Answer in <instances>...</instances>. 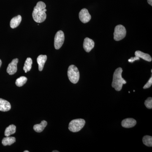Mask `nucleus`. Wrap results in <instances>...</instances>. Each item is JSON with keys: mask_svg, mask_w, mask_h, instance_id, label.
I'll list each match as a JSON object with an SVG mask.
<instances>
[{"mask_svg": "<svg viewBox=\"0 0 152 152\" xmlns=\"http://www.w3.org/2000/svg\"><path fill=\"white\" fill-rule=\"evenodd\" d=\"M145 105L147 108L151 109L152 108V98L149 97L145 101Z\"/></svg>", "mask_w": 152, "mask_h": 152, "instance_id": "21", "label": "nucleus"}, {"mask_svg": "<svg viewBox=\"0 0 152 152\" xmlns=\"http://www.w3.org/2000/svg\"><path fill=\"white\" fill-rule=\"evenodd\" d=\"M32 60L31 58H28L25 61L24 66L23 67V70L25 73H27L31 70L32 65Z\"/></svg>", "mask_w": 152, "mask_h": 152, "instance_id": "18", "label": "nucleus"}, {"mask_svg": "<svg viewBox=\"0 0 152 152\" xmlns=\"http://www.w3.org/2000/svg\"><path fill=\"white\" fill-rule=\"evenodd\" d=\"M86 121L83 119H77L71 121L69 124V129L72 132H77L84 127Z\"/></svg>", "mask_w": 152, "mask_h": 152, "instance_id": "4", "label": "nucleus"}, {"mask_svg": "<svg viewBox=\"0 0 152 152\" xmlns=\"http://www.w3.org/2000/svg\"><path fill=\"white\" fill-rule=\"evenodd\" d=\"M143 143L148 147L152 146V137L150 136H145L143 137Z\"/></svg>", "mask_w": 152, "mask_h": 152, "instance_id": "20", "label": "nucleus"}, {"mask_svg": "<svg viewBox=\"0 0 152 152\" xmlns=\"http://www.w3.org/2000/svg\"><path fill=\"white\" fill-rule=\"evenodd\" d=\"M137 124L135 120L132 118H128L123 120L121 122V125L123 127L125 128H131Z\"/></svg>", "mask_w": 152, "mask_h": 152, "instance_id": "10", "label": "nucleus"}, {"mask_svg": "<svg viewBox=\"0 0 152 152\" xmlns=\"http://www.w3.org/2000/svg\"><path fill=\"white\" fill-rule=\"evenodd\" d=\"M123 69L121 68H118L114 72L112 86L117 91H119L122 88L123 84L126 83V82L122 77Z\"/></svg>", "mask_w": 152, "mask_h": 152, "instance_id": "2", "label": "nucleus"}, {"mask_svg": "<svg viewBox=\"0 0 152 152\" xmlns=\"http://www.w3.org/2000/svg\"><path fill=\"white\" fill-rule=\"evenodd\" d=\"M68 77L71 83L76 84L80 79V72L78 69L74 65L70 66L68 68Z\"/></svg>", "mask_w": 152, "mask_h": 152, "instance_id": "3", "label": "nucleus"}, {"mask_svg": "<svg viewBox=\"0 0 152 152\" xmlns=\"http://www.w3.org/2000/svg\"><path fill=\"white\" fill-rule=\"evenodd\" d=\"M18 63V58L14 59L12 61L10 64H9L8 67L7 68V72L10 75H13L15 74L18 70L17 65Z\"/></svg>", "mask_w": 152, "mask_h": 152, "instance_id": "8", "label": "nucleus"}, {"mask_svg": "<svg viewBox=\"0 0 152 152\" xmlns=\"http://www.w3.org/2000/svg\"><path fill=\"white\" fill-rule=\"evenodd\" d=\"M126 30L124 26L121 25L117 26L115 28L114 39L115 40L119 41L123 39L126 37Z\"/></svg>", "mask_w": 152, "mask_h": 152, "instance_id": "5", "label": "nucleus"}, {"mask_svg": "<svg viewBox=\"0 0 152 152\" xmlns=\"http://www.w3.org/2000/svg\"><path fill=\"white\" fill-rule=\"evenodd\" d=\"M140 58H139V57L135 56V57H132L130 59H129L128 61H129V62L133 63V62L134 61L136 60H140Z\"/></svg>", "mask_w": 152, "mask_h": 152, "instance_id": "23", "label": "nucleus"}, {"mask_svg": "<svg viewBox=\"0 0 152 152\" xmlns=\"http://www.w3.org/2000/svg\"><path fill=\"white\" fill-rule=\"evenodd\" d=\"M94 42L89 38H85L83 43V48L87 53H89L94 47Z\"/></svg>", "mask_w": 152, "mask_h": 152, "instance_id": "9", "label": "nucleus"}, {"mask_svg": "<svg viewBox=\"0 0 152 152\" xmlns=\"http://www.w3.org/2000/svg\"><path fill=\"white\" fill-rule=\"evenodd\" d=\"M11 109L10 103L7 101L0 98V111L2 112H7Z\"/></svg>", "mask_w": 152, "mask_h": 152, "instance_id": "11", "label": "nucleus"}, {"mask_svg": "<svg viewBox=\"0 0 152 152\" xmlns=\"http://www.w3.org/2000/svg\"><path fill=\"white\" fill-rule=\"evenodd\" d=\"M47 60L46 55H41L38 57L37 58V62L39 65V71H42L43 69L45 63Z\"/></svg>", "mask_w": 152, "mask_h": 152, "instance_id": "12", "label": "nucleus"}, {"mask_svg": "<svg viewBox=\"0 0 152 152\" xmlns=\"http://www.w3.org/2000/svg\"><path fill=\"white\" fill-rule=\"evenodd\" d=\"M48 123L46 121H42L40 124H36L34 126V130L38 133L42 132L44 130L45 128L46 127Z\"/></svg>", "mask_w": 152, "mask_h": 152, "instance_id": "15", "label": "nucleus"}, {"mask_svg": "<svg viewBox=\"0 0 152 152\" xmlns=\"http://www.w3.org/2000/svg\"><path fill=\"white\" fill-rule=\"evenodd\" d=\"M15 142L16 139L15 137L8 136L3 139L2 144H3V145L5 146L11 145Z\"/></svg>", "mask_w": 152, "mask_h": 152, "instance_id": "16", "label": "nucleus"}, {"mask_svg": "<svg viewBox=\"0 0 152 152\" xmlns=\"http://www.w3.org/2000/svg\"><path fill=\"white\" fill-rule=\"evenodd\" d=\"M65 36L64 33L62 31L57 32L55 37L54 47L55 49L59 50L62 46L64 42Z\"/></svg>", "mask_w": 152, "mask_h": 152, "instance_id": "6", "label": "nucleus"}, {"mask_svg": "<svg viewBox=\"0 0 152 152\" xmlns=\"http://www.w3.org/2000/svg\"><path fill=\"white\" fill-rule=\"evenodd\" d=\"M2 65V61L0 59V68H1V66Z\"/></svg>", "mask_w": 152, "mask_h": 152, "instance_id": "25", "label": "nucleus"}, {"mask_svg": "<svg viewBox=\"0 0 152 152\" xmlns=\"http://www.w3.org/2000/svg\"><path fill=\"white\" fill-rule=\"evenodd\" d=\"M29 151H24V152H29Z\"/></svg>", "mask_w": 152, "mask_h": 152, "instance_id": "27", "label": "nucleus"}, {"mask_svg": "<svg viewBox=\"0 0 152 152\" xmlns=\"http://www.w3.org/2000/svg\"><path fill=\"white\" fill-rule=\"evenodd\" d=\"M46 7V5L43 2L39 1L37 3L32 13L33 19L37 23H42L45 21L47 18Z\"/></svg>", "mask_w": 152, "mask_h": 152, "instance_id": "1", "label": "nucleus"}, {"mask_svg": "<svg viewBox=\"0 0 152 152\" xmlns=\"http://www.w3.org/2000/svg\"><path fill=\"white\" fill-rule=\"evenodd\" d=\"M27 78L24 76L20 77L16 81V85L18 87H22L24 85L27 81Z\"/></svg>", "mask_w": 152, "mask_h": 152, "instance_id": "19", "label": "nucleus"}, {"mask_svg": "<svg viewBox=\"0 0 152 152\" xmlns=\"http://www.w3.org/2000/svg\"><path fill=\"white\" fill-rule=\"evenodd\" d=\"M135 55L136 56L139 57V58H142L147 61L151 62L152 61V58L150 55L143 53L140 51H136L135 53Z\"/></svg>", "mask_w": 152, "mask_h": 152, "instance_id": "14", "label": "nucleus"}, {"mask_svg": "<svg viewBox=\"0 0 152 152\" xmlns=\"http://www.w3.org/2000/svg\"><path fill=\"white\" fill-rule=\"evenodd\" d=\"M91 18V17L86 9H82L79 13V18L83 23H86L89 22Z\"/></svg>", "mask_w": 152, "mask_h": 152, "instance_id": "7", "label": "nucleus"}, {"mask_svg": "<svg viewBox=\"0 0 152 152\" xmlns=\"http://www.w3.org/2000/svg\"><path fill=\"white\" fill-rule=\"evenodd\" d=\"M53 152H59L58 151H53Z\"/></svg>", "mask_w": 152, "mask_h": 152, "instance_id": "26", "label": "nucleus"}, {"mask_svg": "<svg viewBox=\"0 0 152 152\" xmlns=\"http://www.w3.org/2000/svg\"><path fill=\"white\" fill-rule=\"evenodd\" d=\"M148 2L150 5L152 6V0H148Z\"/></svg>", "mask_w": 152, "mask_h": 152, "instance_id": "24", "label": "nucleus"}, {"mask_svg": "<svg viewBox=\"0 0 152 152\" xmlns=\"http://www.w3.org/2000/svg\"><path fill=\"white\" fill-rule=\"evenodd\" d=\"M16 127L15 125H11L6 128L5 131L4 135L6 137H8L11 135L13 134L16 132Z\"/></svg>", "mask_w": 152, "mask_h": 152, "instance_id": "17", "label": "nucleus"}, {"mask_svg": "<svg viewBox=\"0 0 152 152\" xmlns=\"http://www.w3.org/2000/svg\"><path fill=\"white\" fill-rule=\"evenodd\" d=\"M152 85V77H151L150 78L149 80L147 82L146 84L143 87V89H145L149 88Z\"/></svg>", "mask_w": 152, "mask_h": 152, "instance_id": "22", "label": "nucleus"}, {"mask_svg": "<svg viewBox=\"0 0 152 152\" xmlns=\"http://www.w3.org/2000/svg\"><path fill=\"white\" fill-rule=\"evenodd\" d=\"M22 21V17L20 15L14 17L11 20L10 26L11 28L14 29L18 26Z\"/></svg>", "mask_w": 152, "mask_h": 152, "instance_id": "13", "label": "nucleus"}]
</instances>
